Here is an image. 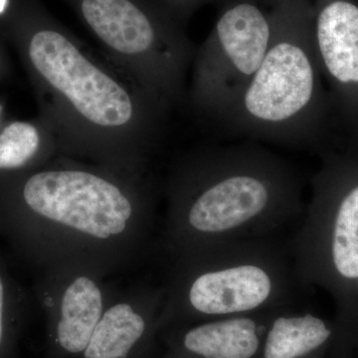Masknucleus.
Listing matches in <instances>:
<instances>
[{"label": "nucleus", "mask_w": 358, "mask_h": 358, "mask_svg": "<svg viewBox=\"0 0 358 358\" xmlns=\"http://www.w3.org/2000/svg\"><path fill=\"white\" fill-rule=\"evenodd\" d=\"M25 54L59 154L145 174L166 110L54 20L36 21Z\"/></svg>", "instance_id": "1"}, {"label": "nucleus", "mask_w": 358, "mask_h": 358, "mask_svg": "<svg viewBox=\"0 0 358 358\" xmlns=\"http://www.w3.org/2000/svg\"><path fill=\"white\" fill-rule=\"evenodd\" d=\"M40 261L103 277L143 263L157 248L154 193L145 174L61 155L23 181Z\"/></svg>", "instance_id": "2"}, {"label": "nucleus", "mask_w": 358, "mask_h": 358, "mask_svg": "<svg viewBox=\"0 0 358 358\" xmlns=\"http://www.w3.org/2000/svg\"><path fill=\"white\" fill-rule=\"evenodd\" d=\"M293 166L255 143L206 148L171 171L157 248L169 260L230 242L261 240L303 212Z\"/></svg>", "instance_id": "3"}, {"label": "nucleus", "mask_w": 358, "mask_h": 358, "mask_svg": "<svg viewBox=\"0 0 358 358\" xmlns=\"http://www.w3.org/2000/svg\"><path fill=\"white\" fill-rule=\"evenodd\" d=\"M271 13L263 62L216 122L231 136L315 147L336 124L313 45L312 0H279Z\"/></svg>", "instance_id": "4"}, {"label": "nucleus", "mask_w": 358, "mask_h": 358, "mask_svg": "<svg viewBox=\"0 0 358 358\" xmlns=\"http://www.w3.org/2000/svg\"><path fill=\"white\" fill-rule=\"evenodd\" d=\"M171 263L162 322L287 310L296 285L293 266L262 240L217 245Z\"/></svg>", "instance_id": "5"}, {"label": "nucleus", "mask_w": 358, "mask_h": 358, "mask_svg": "<svg viewBox=\"0 0 358 358\" xmlns=\"http://www.w3.org/2000/svg\"><path fill=\"white\" fill-rule=\"evenodd\" d=\"M110 62L166 112L183 103L195 48L159 0H70Z\"/></svg>", "instance_id": "6"}, {"label": "nucleus", "mask_w": 358, "mask_h": 358, "mask_svg": "<svg viewBox=\"0 0 358 358\" xmlns=\"http://www.w3.org/2000/svg\"><path fill=\"white\" fill-rule=\"evenodd\" d=\"M215 24L193 59L186 94L200 117L217 122L260 67L272 38L271 10L256 0H224Z\"/></svg>", "instance_id": "7"}, {"label": "nucleus", "mask_w": 358, "mask_h": 358, "mask_svg": "<svg viewBox=\"0 0 358 358\" xmlns=\"http://www.w3.org/2000/svg\"><path fill=\"white\" fill-rule=\"evenodd\" d=\"M313 38L336 126L358 143V0H312Z\"/></svg>", "instance_id": "8"}, {"label": "nucleus", "mask_w": 358, "mask_h": 358, "mask_svg": "<svg viewBox=\"0 0 358 358\" xmlns=\"http://www.w3.org/2000/svg\"><path fill=\"white\" fill-rule=\"evenodd\" d=\"M43 303L63 352L83 353L115 289L88 270L47 268Z\"/></svg>", "instance_id": "9"}, {"label": "nucleus", "mask_w": 358, "mask_h": 358, "mask_svg": "<svg viewBox=\"0 0 358 358\" xmlns=\"http://www.w3.org/2000/svg\"><path fill=\"white\" fill-rule=\"evenodd\" d=\"M343 155L327 157L313 179V193L334 209L329 238L334 272L348 281L358 280V143Z\"/></svg>", "instance_id": "10"}, {"label": "nucleus", "mask_w": 358, "mask_h": 358, "mask_svg": "<svg viewBox=\"0 0 358 358\" xmlns=\"http://www.w3.org/2000/svg\"><path fill=\"white\" fill-rule=\"evenodd\" d=\"M164 285L115 291L99 320L84 358H129L143 343L155 322H162Z\"/></svg>", "instance_id": "11"}, {"label": "nucleus", "mask_w": 358, "mask_h": 358, "mask_svg": "<svg viewBox=\"0 0 358 358\" xmlns=\"http://www.w3.org/2000/svg\"><path fill=\"white\" fill-rule=\"evenodd\" d=\"M202 320L181 334L178 353L185 358H257L273 313Z\"/></svg>", "instance_id": "12"}, {"label": "nucleus", "mask_w": 358, "mask_h": 358, "mask_svg": "<svg viewBox=\"0 0 358 358\" xmlns=\"http://www.w3.org/2000/svg\"><path fill=\"white\" fill-rule=\"evenodd\" d=\"M331 336L326 322L312 313L277 310L268 320L257 358H310Z\"/></svg>", "instance_id": "13"}, {"label": "nucleus", "mask_w": 358, "mask_h": 358, "mask_svg": "<svg viewBox=\"0 0 358 358\" xmlns=\"http://www.w3.org/2000/svg\"><path fill=\"white\" fill-rule=\"evenodd\" d=\"M59 154L57 141L46 122H13L0 131V169H18Z\"/></svg>", "instance_id": "14"}, {"label": "nucleus", "mask_w": 358, "mask_h": 358, "mask_svg": "<svg viewBox=\"0 0 358 358\" xmlns=\"http://www.w3.org/2000/svg\"><path fill=\"white\" fill-rule=\"evenodd\" d=\"M179 21L187 20L200 6L224 0H159Z\"/></svg>", "instance_id": "15"}, {"label": "nucleus", "mask_w": 358, "mask_h": 358, "mask_svg": "<svg viewBox=\"0 0 358 358\" xmlns=\"http://www.w3.org/2000/svg\"><path fill=\"white\" fill-rule=\"evenodd\" d=\"M6 288L3 279L0 275V345L3 338L4 315H6Z\"/></svg>", "instance_id": "16"}, {"label": "nucleus", "mask_w": 358, "mask_h": 358, "mask_svg": "<svg viewBox=\"0 0 358 358\" xmlns=\"http://www.w3.org/2000/svg\"><path fill=\"white\" fill-rule=\"evenodd\" d=\"M256 1L262 4V6L273 7L278 1H279V0H256Z\"/></svg>", "instance_id": "17"}, {"label": "nucleus", "mask_w": 358, "mask_h": 358, "mask_svg": "<svg viewBox=\"0 0 358 358\" xmlns=\"http://www.w3.org/2000/svg\"><path fill=\"white\" fill-rule=\"evenodd\" d=\"M7 6V0H0V14L6 10Z\"/></svg>", "instance_id": "18"}, {"label": "nucleus", "mask_w": 358, "mask_h": 358, "mask_svg": "<svg viewBox=\"0 0 358 358\" xmlns=\"http://www.w3.org/2000/svg\"><path fill=\"white\" fill-rule=\"evenodd\" d=\"M2 113H3V107H2L1 103H0V120H1Z\"/></svg>", "instance_id": "19"}]
</instances>
